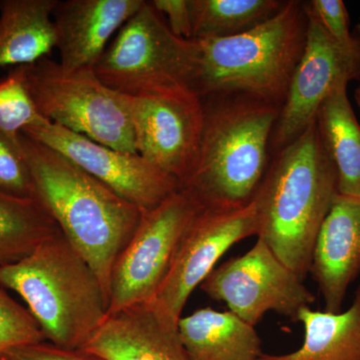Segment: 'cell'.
Instances as JSON below:
<instances>
[{"instance_id": "13", "label": "cell", "mask_w": 360, "mask_h": 360, "mask_svg": "<svg viewBox=\"0 0 360 360\" xmlns=\"http://www.w3.org/2000/svg\"><path fill=\"white\" fill-rule=\"evenodd\" d=\"M135 149L181 186L195 165L203 129V104L193 91L129 96Z\"/></svg>"}, {"instance_id": "25", "label": "cell", "mask_w": 360, "mask_h": 360, "mask_svg": "<svg viewBox=\"0 0 360 360\" xmlns=\"http://www.w3.org/2000/svg\"><path fill=\"white\" fill-rule=\"evenodd\" d=\"M20 137V136H18ZM0 193L18 198L35 200L30 167L18 141L0 131Z\"/></svg>"}, {"instance_id": "27", "label": "cell", "mask_w": 360, "mask_h": 360, "mask_svg": "<svg viewBox=\"0 0 360 360\" xmlns=\"http://www.w3.org/2000/svg\"><path fill=\"white\" fill-rule=\"evenodd\" d=\"M0 360H105L82 349H65L49 341L23 345L4 352Z\"/></svg>"}, {"instance_id": "26", "label": "cell", "mask_w": 360, "mask_h": 360, "mask_svg": "<svg viewBox=\"0 0 360 360\" xmlns=\"http://www.w3.org/2000/svg\"><path fill=\"white\" fill-rule=\"evenodd\" d=\"M305 7L314 14L331 37L341 46L354 47L359 37H354L349 32V18L342 0H311L304 2Z\"/></svg>"}, {"instance_id": "6", "label": "cell", "mask_w": 360, "mask_h": 360, "mask_svg": "<svg viewBox=\"0 0 360 360\" xmlns=\"http://www.w3.org/2000/svg\"><path fill=\"white\" fill-rule=\"evenodd\" d=\"M198 58V42L174 34L150 1H144L94 70L104 84L127 96L194 92Z\"/></svg>"}, {"instance_id": "1", "label": "cell", "mask_w": 360, "mask_h": 360, "mask_svg": "<svg viewBox=\"0 0 360 360\" xmlns=\"http://www.w3.org/2000/svg\"><path fill=\"white\" fill-rule=\"evenodd\" d=\"M18 146L32 174L35 200L94 270L110 305L113 266L143 212L58 151L22 134Z\"/></svg>"}, {"instance_id": "10", "label": "cell", "mask_w": 360, "mask_h": 360, "mask_svg": "<svg viewBox=\"0 0 360 360\" xmlns=\"http://www.w3.org/2000/svg\"><path fill=\"white\" fill-rule=\"evenodd\" d=\"M257 208L251 202L232 210L200 208L182 234L174 259L155 300L169 321L179 323L187 300L236 243L257 236Z\"/></svg>"}, {"instance_id": "19", "label": "cell", "mask_w": 360, "mask_h": 360, "mask_svg": "<svg viewBox=\"0 0 360 360\" xmlns=\"http://www.w3.org/2000/svg\"><path fill=\"white\" fill-rule=\"evenodd\" d=\"M295 321L304 328L302 347L290 354H262L258 360H360V285L345 311L333 314L307 307Z\"/></svg>"}, {"instance_id": "23", "label": "cell", "mask_w": 360, "mask_h": 360, "mask_svg": "<svg viewBox=\"0 0 360 360\" xmlns=\"http://www.w3.org/2000/svg\"><path fill=\"white\" fill-rule=\"evenodd\" d=\"M18 68L0 79V131L18 141L23 130L41 120Z\"/></svg>"}, {"instance_id": "28", "label": "cell", "mask_w": 360, "mask_h": 360, "mask_svg": "<svg viewBox=\"0 0 360 360\" xmlns=\"http://www.w3.org/2000/svg\"><path fill=\"white\" fill-rule=\"evenodd\" d=\"M150 4L165 18L174 34L181 39L193 40L189 0H153Z\"/></svg>"}, {"instance_id": "29", "label": "cell", "mask_w": 360, "mask_h": 360, "mask_svg": "<svg viewBox=\"0 0 360 360\" xmlns=\"http://www.w3.org/2000/svg\"><path fill=\"white\" fill-rule=\"evenodd\" d=\"M354 98L355 101H356L357 105L360 108V85L357 87L356 90L354 92Z\"/></svg>"}, {"instance_id": "15", "label": "cell", "mask_w": 360, "mask_h": 360, "mask_svg": "<svg viewBox=\"0 0 360 360\" xmlns=\"http://www.w3.org/2000/svg\"><path fill=\"white\" fill-rule=\"evenodd\" d=\"M146 0H65L53 11L58 61L68 70H94L117 30Z\"/></svg>"}, {"instance_id": "22", "label": "cell", "mask_w": 360, "mask_h": 360, "mask_svg": "<svg viewBox=\"0 0 360 360\" xmlns=\"http://www.w3.org/2000/svg\"><path fill=\"white\" fill-rule=\"evenodd\" d=\"M279 0H189L193 40L222 39L253 30L276 15Z\"/></svg>"}, {"instance_id": "2", "label": "cell", "mask_w": 360, "mask_h": 360, "mask_svg": "<svg viewBox=\"0 0 360 360\" xmlns=\"http://www.w3.org/2000/svg\"><path fill=\"white\" fill-rule=\"evenodd\" d=\"M338 191V175L316 120L271 156L252 202L257 238L302 281L309 274L317 236Z\"/></svg>"}, {"instance_id": "8", "label": "cell", "mask_w": 360, "mask_h": 360, "mask_svg": "<svg viewBox=\"0 0 360 360\" xmlns=\"http://www.w3.org/2000/svg\"><path fill=\"white\" fill-rule=\"evenodd\" d=\"M200 208L188 191L180 188L142 213L136 231L113 266L108 315L155 300L180 238Z\"/></svg>"}, {"instance_id": "24", "label": "cell", "mask_w": 360, "mask_h": 360, "mask_svg": "<svg viewBox=\"0 0 360 360\" xmlns=\"http://www.w3.org/2000/svg\"><path fill=\"white\" fill-rule=\"evenodd\" d=\"M44 341L46 338L30 310L0 286V356L13 348Z\"/></svg>"}, {"instance_id": "5", "label": "cell", "mask_w": 360, "mask_h": 360, "mask_svg": "<svg viewBox=\"0 0 360 360\" xmlns=\"http://www.w3.org/2000/svg\"><path fill=\"white\" fill-rule=\"evenodd\" d=\"M304 2L290 0L269 20L248 32L195 40L200 98L243 94L281 110L304 52L307 39Z\"/></svg>"}, {"instance_id": "21", "label": "cell", "mask_w": 360, "mask_h": 360, "mask_svg": "<svg viewBox=\"0 0 360 360\" xmlns=\"http://www.w3.org/2000/svg\"><path fill=\"white\" fill-rule=\"evenodd\" d=\"M59 231L37 200L0 193V266L20 262Z\"/></svg>"}, {"instance_id": "9", "label": "cell", "mask_w": 360, "mask_h": 360, "mask_svg": "<svg viewBox=\"0 0 360 360\" xmlns=\"http://www.w3.org/2000/svg\"><path fill=\"white\" fill-rule=\"evenodd\" d=\"M200 288L255 328L269 311L295 321L300 310L315 302L302 279L259 238L245 255L215 267Z\"/></svg>"}, {"instance_id": "16", "label": "cell", "mask_w": 360, "mask_h": 360, "mask_svg": "<svg viewBox=\"0 0 360 360\" xmlns=\"http://www.w3.org/2000/svg\"><path fill=\"white\" fill-rule=\"evenodd\" d=\"M309 274L326 311H342L348 288L360 274V196H336L317 236Z\"/></svg>"}, {"instance_id": "7", "label": "cell", "mask_w": 360, "mask_h": 360, "mask_svg": "<svg viewBox=\"0 0 360 360\" xmlns=\"http://www.w3.org/2000/svg\"><path fill=\"white\" fill-rule=\"evenodd\" d=\"M16 68L45 120L108 148L137 153L129 96L104 84L92 68L68 70L49 58Z\"/></svg>"}, {"instance_id": "20", "label": "cell", "mask_w": 360, "mask_h": 360, "mask_svg": "<svg viewBox=\"0 0 360 360\" xmlns=\"http://www.w3.org/2000/svg\"><path fill=\"white\" fill-rule=\"evenodd\" d=\"M316 125L336 168L338 191L360 196V124L347 96V84L333 90L319 106Z\"/></svg>"}, {"instance_id": "11", "label": "cell", "mask_w": 360, "mask_h": 360, "mask_svg": "<svg viewBox=\"0 0 360 360\" xmlns=\"http://www.w3.org/2000/svg\"><path fill=\"white\" fill-rule=\"evenodd\" d=\"M305 11L309 18L307 45L272 131L271 156L309 129L333 89L360 77V40L350 49L341 46L307 7Z\"/></svg>"}, {"instance_id": "14", "label": "cell", "mask_w": 360, "mask_h": 360, "mask_svg": "<svg viewBox=\"0 0 360 360\" xmlns=\"http://www.w3.org/2000/svg\"><path fill=\"white\" fill-rule=\"evenodd\" d=\"M82 349L105 360H191L180 340L179 323L153 302L108 314Z\"/></svg>"}, {"instance_id": "4", "label": "cell", "mask_w": 360, "mask_h": 360, "mask_svg": "<svg viewBox=\"0 0 360 360\" xmlns=\"http://www.w3.org/2000/svg\"><path fill=\"white\" fill-rule=\"evenodd\" d=\"M0 286L25 300L56 347L82 349L108 317L98 277L61 231L20 262L0 266Z\"/></svg>"}, {"instance_id": "18", "label": "cell", "mask_w": 360, "mask_h": 360, "mask_svg": "<svg viewBox=\"0 0 360 360\" xmlns=\"http://www.w3.org/2000/svg\"><path fill=\"white\" fill-rule=\"evenodd\" d=\"M58 1H0V68L32 65L56 49L53 11Z\"/></svg>"}, {"instance_id": "3", "label": "cell", "mask_w": 360, "mask_h": 360, "mask_svg": "<svg viewBox=\"0 0 360 360\" xmlns=\"http://www.w3.org/2000/svg\"><path fill=\"white\" fill-rule=\"evenodd\" d=\"M203 129L195 165L180 188L201 208L232 210L252 202L271 155L279 108L243 94L201 98Z\"/></svg>"}, {"instance_id": "17", "label": "cell", "mask_w": 360, "mask_h": 360, "mask_svg": "<svg viewBox=\"0 0 360 360\" xmlns=\"http://www.w3.org/2000/svg\"><path fill=\"white\" fill-rule=\"evenodd\" d=\"M180 340L191 360H258L262 338L231 311L205 307L179 321Z\"/></svg>"}, {"instance_id": "30", "label": "cell", "mask_w": 360, "mask_h": 360, "mask_svg": "<svg viewBox=\"0 0 360 360\" xmlns=\"http://www.w3.org/2000/svg\"><path fill=\"white\" fill-rule=\"evenodd\" d=\"M355 27H356V32H357V33H359V37L360 39V18H359V22H357V25H356V26H355Z\"/></svg>"}, {"instance_id": "12", "label": "cell", "mask_w": 360, "mask_h": 360, "mask_svg": "<svg viewBox=\"0 0 360 360\" xmlns=\"http://www.w3.org/2000/svg\"><path fill=\"white\" fill-rule=\"evenodd\" d=\"M22 134L58 151L142 212L153 210L180 189L176 179L137 153L103 146L44 117Z\"/></svg>"}]
</instances>
